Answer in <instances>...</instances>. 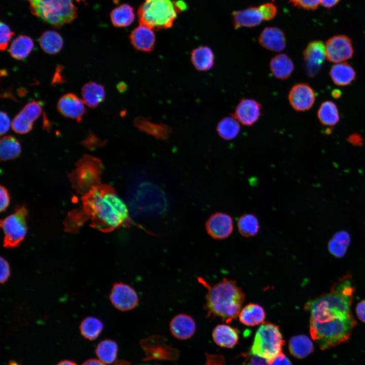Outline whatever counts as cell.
<instances>
[{
    "mask_svg": "<svg viewBox=\"0 0 365 365\" xmlns=\"http://www.w3.org/2000/svg\"><path fill=\"white\" fill-rule=\"evenodd\" d=\"M355 288L350 276L334 283L329 292L308 301L310 334L322 350L347 341L356 324L350 310Z\"/></svg>",
    "mask_w": 365,
    "mask_h": 365,
    "instance_id": "1",
    "label": "cell"
},
{
    "mask_svg": "<svg viewBox=\"0 0 365 365\" xmlns=\"http://www.w3.org/2000/svg\"><path fill=\"white\" fill-rule=\"evenodd\" d=\"M81 200L82 208L69 212L66 216L68 226L74 230L79 231L89 219L91 227L104 233L131 224L126 205L110 185L92 187Z\"/></svg>",
    "mask_w": 365,
    "mask_h": 365,
    "instance_id": "2",
    "label": "cell"
},
{
    "mask_svg": "<svg viewBox=\"0 0 365 365\" xmlns=\"http://www.w3.org/2000/svg\"><path fill=\"white\" fill-rule=\"evenodd\" d=\"M198 280L207 289L204 306L207 316L220 317L227 323L238 316L245 295L235 281L224 278L210 285L202 278Z\"/></svg>",
    "mask_w": 365,
    "mask_h": 365,
    "instance_id": "3",
    "label": "cell"
},
{
    "mask_svg": "<svg viewBox=\"0 0 365 365\" xmlns=\"http://www.w3.org/2000/svg\"><path fill=\"white\" fill-rule=\"evenodd\" d=\"M178 11L171 0H144L138 10L139 24L153 30L172 26Z\"/></svg>",
    "mask_w": 365,
    "mask_h": 365,
    "instance_id": "4",
    "label": "cell"
},
{
    "mask_svg": "<svg viewBox=\"0 0 365 365\" xmlns=\"http://www.w3.org/2000/svg\"><path fill=\"white\" fill-rule=\"evenodd\" d=\"M32 13L55 27L70 23L77 16L71 0H26Z\"/></svg>",
    "mask_w": 365,
    "mask_h": 365,
    "instance_id": "5",
    "label": "cell"
},
{
    "mask_svg": "<svg viewBox=\"0 0 365 365\" xmlns=\"http://www.w3.org/2000/svg\"><path fill=\"white\" fill-rule=\"evenodd\" d=\"M76 165L68 178L76 193L83 196L100 184L102 165L100 159L88 155H84Z\"/></svg>",
    "mask_w": 365,
    "mask_h": 365,
    "instance_id": "6",
    "label": "cell"
},
{
    "mask_svg": "<svg viewBox=\"0 0 365 365\" xmlns=\"http://www.w3.org/2000/svg\"><path fill=\"white\" fill-rule=\"evenodd\" d=\"M284 340L278 325L263 323L256 332L250 353L272 360L282 352Z\"/></svg>",
    "mask_w": 365,
    "mask_h": 365,
    "instance_id": "7",
    "label": "cell"
},
{
    "mask_svg": "<svg viewBox=\"0 0 365 365\" xmlns=\"http://www.w3.org/2000/svg\"><path fill=\"white\" fill-rule=\"evenodd\" d=\"M27 210L24 205L16 208L15 211L1 220L3 230L4 247H15L24 240L27 233Z\"/></svg>",
    "mask_w": 365,
    "mask_h": 365,
    "instance_id": "8",
    "label": "cell"
},
{
    "mask_svg": "<svg viewBox=\"0 0 365 365\" xmlns=\"http://www.w3.org/2000/svg\"><path fill=\"white\" fill-rule=\"evenodd\" d=\"M277 9L272 4L267 3L258 7H251L235 11L232 14L235 29L241 27H251L260 24L263 20H269L276 15Z\"/></svg>",
    "mask_w": 365,
    "mask_h": 365,
    "instance_id": "9",
    "label": "cell"
},
{
    "mask_svg": "<svg viewBox=\"0 0 365 365\" xmlns=\"http://www.w3.org/2000/svg\"><path fill=\"white\" fill-rule=\"evenodd\" d=\"M325 47L326 59L336 63L350 59L354 53L351 40L345 35H337L330 38Z\"/></svg>",
    "mask_w": 365,
    "mask_h": 365,
    "instance_id": "10",
    "label": "cell"
},
{
    "mask_svg": "<svg viewBox=\"0 0 365 365\" xmlns=\"http://www.w3.org/2000/svg\"><path fill=\"white\" fill-rule=\"evenodd\" d=\"M303 58L307 74L309 77H315L326 58L325 45L321 41L310 42L304 50Z\"/></svg>",
    "mask_w": 365,
    "mask_h": 365,
    "instance_id": "11",
    "label": "cell"
},
{
    "mask_svg": "<svg viewBox=\"0 0 365 365\" xmlns=\"http://www.w3.org/2000/svg\"><path fill=\"white\" fill-rule=\"evenodd\" d=\"M110 299L116 308L122 311L134 309L138 303V295L134 289L123 282H117L113 285Z\"/></svg>",
    "mask_w": 365,
    "mask_h": 365,
    "instance_id": "12",
    "label": "cell"
},
{
    "mask_svg": "<svg viewBox=\"0 0 365 365\" xmlns=\"http://www.w3.org/2000/svg\"><path fill=\"white\" fill-rule=\"evenodd\" d=\"M316 98L314 89L308 84L300 83L294 85L289 90L288 99L294 110L304 112L310 110Z\"/></svg>",
    "mask_w": 365,
    "mask_h": 365,
    "instance_id": "13",
    "label": "cell"
},
{
    "mask_svg": "<svg viewBox=\"0 0 365 365\" xmlns=\"http://www.w3.org/2000/svg\"><path fill=\"white\" fill-rule=\"evenodd\" d=\"M41 113V106L36 101L27 103L13 120L11 123L12 129L18 134L28 133L32 130L33 122Z\"/></svg>",
    "mask_w": 365,
    "mask_h": 365,
    "instance_id": "14",
    "label": "cell"
},
{
    "mask_svg": "<svg viewBox=\"0 0 365 365\" xmlns=\"http://www.w3.org/2000/svg\"><path fill=\"white\" fill-rule=\"evenodd\" d=\"M208 234L212 238L222 240L228 237L233 230L232 217L228 214L216 212L212 214L205 224Z\"/></svg>",
    "mask_w": 365,
    "mask_h": 365,
    "instance_id": "15",
    "label": "cell"
},
{
    "mask_svg": "<svg viewBox=\"0 0 365 365\" xmlns=\"http://www.w3.org/2000/svg\"><path fill=\"white\" fill-rule=\"evenodd\" d=\"M262 106L253 99L243 98L231 114L239 123L250 126L255 123L262 115Z\"/></svg>",
    "mask_w": 365,
    "mask_h": 365,
    "instance_id": "16",
    "label": "cell"
},
{
    "mask_svg": "<svg viewBox=\"0 0 365 365\" xmlns=\"http://www.w3.org/2000/svg\"><path fill=\"white\" fill-rule=\"evenodd\" d=\"M84 102L75 94L68 93L63 95L59 99L57 108L63 116L76 120L80 122L86 113Z\"/></svg>",
    "mask_w": 365,
    "mask_h": 365,
    "instance_id": "17",
    "label": "cell"
},
{
    "mask_svg": "<svg viewBox=\"0 0 365 365\" xmlns=\"http://www.w3.org/2000/svg\"><path fill=\"white\" fill-rule=\"evenodd\" d=\"M170 331L173 336L179 340H187L193 336L196 330L194 319L189 315L179 314L170 322Z\"/></svg>",
    "mask_w": 365,
    "mask_h": 365,
    "instance_id": "18",
    "label": "cell"
},
{
    "mask_svg": "<svg viewBox=\"0 0 365 365\" xmlns=\"http://www.w3.org/2000/svg\"><path fill=\"white\" fill-rule=\"evenodd\" d=\"M259 44L264 48L273 52H281L286 46L283 32L277 27H266L259 38Z\"/></svg>",
    "mask_w": 365,
    "mask_h": 365,
    "instance_id": "19",
    "label": "cell"
},
{
    "mask_svg": "<svg viewBox=\"0 0 365 365\" xmlns=\"http://www.w3.org/2000/svg\"><path fill=\"white\" fill-rule=\"evenodd\" d=\"M131 43L134 48L142 52L151 51L155 43V35L153 30L139 24L130 35Z\"/></svg>",
    "mask_w": 365,
    "mask_h": 365,
    "instance_id": "20",
    "label": "cell"
},
{
    "mask_svg": "<svg viewBox=\"0 0 365 365\" xmlns=\"http://www.w3.org/2000/svg\"><path fill=\"white\" fill-rule=\"evenodd\" d=\"M269 67L273 76L278 79L284 80L291 75L294 69V64L288 55L280 53L271 59Z\"/></svg>",
    "mask_w": 365,
    "mask_h": 365,
    "instance_id": "21",
    "label": "cell"
},
{
    "mask_svg": "<svg viewBox=\"0 0 365 365\" xmlns=\"http://www.w3.org/2000/svg\"><path fill=\"white\" fill-rule=\"evenodd\" d=\"M214 343L222 347L232 348L238 341L239 336L237 329L227 324H219L212 332Z\"/></svg>",
    "mask_w": 365,
    "mask_h": 365,
    "instance_id": "22",
    "label": "cell"
},
{
    "mask_svg": "<svg viewBox=\"0 0 365 365\" xmlns=\"http://www.w3.org/2000/svg\"><path fill=\"white\" fill-rule=\"evenodd\" d=\"M329 75L334 84L345 86L351 84L356 78L354 69L347 62L337 63L330 68Z\"/></svg>",
    "mask_w": 365,
    "mask_h": 365,
    "instance_id": "23",
    "label": "cell"
},
{
    "mask_svg": "<svg viewBox=\"0 0 365 365\" xmlns=\"http://www.w3.org/2000/svg\"><path fill=\"white\" fill-rule=\"evenodd\" d=\"M238 317L242 324L253 326L263 323L266 318V313L261 305L250 303L241 309Z\"/></svg>",
    "mask_w": 365,
    "mask_h": 365,
    "instance_id": "24",
    "label": "cell"
},
{
    "mask_svg": "<svg viewBox=\"0 0 365 365\" xmlns=\"http://www.w3.org/2000/svg\"><path fill=\"white\" fill-rule=\"evenodd\" d=\"M134 124L139 130L159 139H166L170 133V129L166 125L153 122L143 117L135 118Z\"/></svg>",
    "mask_w": 365,
    "mask_h": 365,
    "instance_id": "25",
    "label": "cell"
},
{
    "mask_svg": "<svg viewBox=\"0 0 365 365\" xmlns=\"http://www.w3.org/2000/svg\"><path fill=\"white\" fill-rule=\"evenodd\" d=\"M105 94L104 86L94 82L90 81L86 83L82 88L83 100L91 108L96 107L103 101Z\"/></svg>",
    "mask_w": 365,
    "mask_h": 365,
    "instance_id": "26",
    "label": "cell"
},
{
    "mask_svg": "<svg viewBox=\"0 0 365 365\" xmlns=\"http://www.w3.org/2000/svg\"><path fill=\"white\" fill-rule=\"evenodd\" d=\"M191 59L196 69L200 71H207L214 65V55L209 47L200 46L192 51Z\"/></svg>",
    "mask_w": 365,
    "mask_h": 365,
    "instance_id": "27",
    "label": "cell"
},
{
    "mask_svg": "<svg viewBox=\"0 0 365 365\" xmlns=\"http://www.w3.org/2000/svg\"><path fill=\"white\" fill-rule=\"evenodd\" d=\"M288 348L293 356L298 358H303L313 352L314 347L309 337L305 335H299L290 339Z\"/></svg>",
    "mask_w": 365,
    "mask_h": 365,
    "instance_id": "28",
    "label": "cell"
},
{
    "mask_svg": "<svg viewBox=\"0 0 365 365\" xmlns=\"http://www.w3.org/2000/svg\"><path fill=\"white\" fill-rule=\"evenodd\" d=\"M33 45V41L30 37L21 35L12 42L9 52L14 59L18 60H23L30 53Z\"/></svg>",
    "mask_w": 365,
    "mask_h": 365,
    "instance_id": "29",
    "label": "cell"
},
{
    "mask_svg": "<svg viewBox=\"0 0 365 365\" xmlns=\"http://www.w3.org/2000/svg\"><path fill=\"white\" fill-rule=\"evenodd\" d=\"M317 117L323 125L328 127L335 126L340 120L337 106L330 100L325 101L321 104L317 112Z\"/></svg>",
    "mask_w": 365,
    "mask_h": 365,
    "instance_id": "30",
    "label": "cell"
},
{
    "mask_svg": "<svg viewBox=\"0 0 365 365\" xmlns=\"http://www.w3.org/2000/svg\"><path fill=\"white\" fill-rule=\"evenodd\" d=\"M110 17L114 26L123 27L133 22L135 15L133 8L128 4H124L113 9Z\"/></svg>",
    "mask_w": 365,
    "mask_h": 365,
    "instance_id": "31",
    "label": "cell"
},
{
    "mask_svg": "<svg viewBox=\"0 0 365 365\" xmlns=\"http://www.w3.org/2000/svg\"><path fill=\"white\" fill-rule=\"evenodd\" d=\"M40 47L46 53L55 54L58 53L63 46V40L58 32L48 30L44 32L39 39Z\"/></svg>",
    "mask_w": 365,
    "mask_h": 365,
    "instance_id": "32",
    "label": "cell"
},
{
    "mask_svg": "<svg viewBox=\"0 0 365 365\" xmlns=\"http://www.w3.org/2000/svg\"><path fill=\"white\" fill-rule=\"evenodd\" d=\"M21 145L14 136L7 135L1 138L0 141V158L7 161L17 158L21 153Z\"/></svg>",
    "mask_w": 365,
    "mask_h": 365,
    "instance_id": "33",
    "label": "cell"
},
{
    "mask_svg": "<svg viewBox=\"0 0 365 365\" xmlns=\"http://www.w3.org/2000/svg\"><path fill=\"white\" fill-rule=\"evenodd\" d=\"M240 129L239 122L231 115L222 119L216 127L219 136L225 140L235 138L239 134Z\"/></svg>",
    "mask_w": 365,
    "mask_h": 365,
    "instance_id": "34",
    "label": "cell"
},
{
    "mask_svg": "<svg viewBox=\"0 0 365 365\" xmlns=\"http://www.w3.org/2000/svg\"><path fill=\"white\" fill-rule=\"evenodd\" d=\"M118 346L111 340L106 339L100 342L97 346L95 352L99 360L104 363L113 362L117 357Z\"/></svg>",
    "mask_w": 365,
    "mask_h": 365,
    "instance_id": "35",
    "label": "cell"
},
{
    "mask_svg": "<svg viewBox=\"0 0 365 365\" xmlns=\"http://www.w3.org/2000/svg\"><path fill=\"white\" fill-rule=\"evenodd\" d=\"M237 226L240 234L246 237L255 236L260 228L258 218L251 213L241 215L238 220Z\"/></svg>",
    "mask_w": 365,
    "mask_h": 365,
    "instance_id": "36",
    "label": "cell"
},
{
    "mask_svg": "<svg viewBox=\"0 0 365 365\" xmlns=\"http://www.w3.org/2000/svg\"><path fill=\"white\" fill-rule=\"evenodd\" d=\"M102 329V322L99 319L91 316L85 318L80 326L82 335L90 340L96 339Z\"/></svg>",
    "mask_w": 365,
    "mask_h": 365,
    "instance_id": "37",
    "label": "cell"
},
{
    "mask_svg": "<svg viewBox=\"0 0 365 365\" xmlns=\"http://www.w3.org/2000/svg\"><path fill=\"white\" fill-rule=\"evenodd\" d=\"M347 242L333 237L328 242V248L330 252L337 258L343 257L349 246Z\"/></svg>",
    "mask_w": 365,
    "mask_h": 365,
    "instance_id": "38",
    "label": "cell"
},
{
    "mask_svg": "<svg viewBox=\"0 0 365 365\" xmlns=\"http://www.w3.org/2000/svg\"><path fill=\"white\" fill-rule=\"evenodd\" d=\"M0 25V49L1 51H4L7 48L9 43L14 34V32L11 30L9 26L5 23L1 22Z\"/></svg>",
    "mask_w": 365,
    "mask_h": 365,
    "instance_id": "39",
    "label": "cell"
},
{
    "mask_svg": "<svg viewBox=\"0 0 365 365\" xmlns=\"http://www.w3.org/2000/svg\"><path fill=\"white\" fill-rule=\"evenodd\" d=\"M244 356L245 357L244 365H271V361L259 356L252 354L250 352L248 354H245Z\"/></svg>",
    "mask_w": 365,
    "mask_h": 365,
    "instance_id": "40",
    "label": "cell"
},
{
    "mask_svg": "<svg viewBox=\"0 0 365 365\" xmlns=\"http://www.w3.org/2000/svg\"><path fill=\"white\" fill-rule=\"evenodd\" d=\"M290 1L295 6L307 10L316 9L320 3V0H290Z\"/></svg>",
    "mask_w": 365,
    "mask_h": 365,
    "instance_id": "41",
    "label": "cell"
},
{
    "mask_svg": "<svg viewBox=\"0 0 365 365\" xmlns=\"http://www.w3.org/2000/svg\"><path fill=\"white\" fill-rule=\"evenodd\" d=\"M0 196H1V212L4 211L8 207L10 203V196L7 189L1 186L0 187Z\"/></svg>",
    "mask_w": 365,
    "mask_h": 365,
    "instance_id": "42",
    "label": "cell"
},
{
    "mask_svg": "<svg viewBox=\"0 0 365 365\" xmlns=\"http://www.w3.org/2000/svg\"><path fill=\"white\" fill-rule=\"evenodd\" d=\"M1 282L2 283H5L9 278L10 270V266L8 262L4 258L1 257Z\"/></svg>",
    "mask_w": 365,
    "mask_h": 365,
    "instance_id": "43",
    "label": "cell"
},
{
    "mask_svg": "<svg viewBox=\"0 0 365 365\" xmlns=\"http://www.w3.org/2000/svg\"><path fill=\"white\" fill-rule=\"evenodd\" d=\"M205 365H225V361L222 355L207 354Z\"/></svg>",
    "mask_w": 365,
    "mask_h": 365,
    "instance_id": "44",
    "label": "cell"
},
{
    "mask_svg": "<svg viewBox=\"0 0 365 365\" xmlns=\"http://www.w3.org/2000/svg\"><path fill=\"white\" fill-rule=\"evenodd\" d=\"M1 127L0 133L2 135L5 134L9 130L10 126V121L9 117L5 112L1 111L0 113Z\"/></svg>",
    "mask_w": 365,
    "mask_h": 365,
    "instance_id": "45",
    "label": "cell"
},
{
    "mask_svg": "<svg viewBox=\"0 0 365 365\" xmlns=\"http://www.w3.org/2000/svg\"><path fill=\"white\" fill-rule=\"evenodd\" d=\"M271 365H292L290 360L282 352L271 361Z\"/></svg>",
    "mask_w": 365,
    "mask_h": 365,
    "instance_id": "46",
    "label": "cell"
},
{
    "mask_svg": "<svg viewBox=\"0 0 365 365\" xmlns=\"http://www.w3.org/2000/svg\"><path fill=\"white\" fill-rule=\"evenodd\" d=\"M356 313L358 319L365 322V300L359 302L356 307Z\"/></svg>",
    "mask_w": 365,
    "mask_h": 365,
    "instance_id": "47",
    "label": "cell"
},
{
    "mask_svg": "<svg viewBox=\"0 0 365 365\" xmlns=\"http://www.w3.org/2000/svg\"><path fill=\"white\" fill-rule=\"evenodd\" d=\"M349 141L352 144H359L362 142L361 136L358 134H353L349 137Z\"/></svg>",
    "mask_w": 365,
    "mask_h": 365,
    "instance_id": "48",
    "label": "cell"
},
{
    "mask_svg": "<svg viewBox=\"0 0 365 365\" xmlns=\"http://www.w3.org/2000/svg\"><path fill=\"white\" fill-rule=\"evenodd\" d=\"M340 0H320L321 4L325 8H332L335 6Z\"/></svg>",
    "mask_w": 365,
    "mask_h": 365,
    "instance_id": "49",
    "label": "cell"
},
{
    "mask_svg": "<svg viewBox=\"0 0 365 365\" xmlns=\"http://www.w3.org/2000/svg\"><path fill=\"white\" fill-rule=\"evenodd\" d=\"M82 365H105V364L100 360L89 359L84 361Z\"/></svg>",
    "mask_w": 365,
    "mask_h": 365,
    "instance_id": "50",
    "label": "cell"
},
{
    "mask_svg": "<svg viewBox=\"0 0 365 365\" xmlns=\"http://www.w3.org/2000/svg\"><path fill=\"white\" fill-rule=\"evenodd\" d=\"M57 365H77L76 363H75L74 361L68 360H64L61 361L59 362Z\"/></svg>",
    "mask_w": 365,
    "mask_h": 365,
    "instance_id": "51",
    "label": "cell"
},
{
    "mask_svg": "<svg viewBox=\"0 0 365 365\" xmlns=\"http://www.w3.org/2000/svg\"><path fill=\"white\" fill-rule=\"evenodd\" d=\"M341 94V91L339 90H334L332 92V96L335 98H337L340 97Z\"/></svg>",
    "mask_w": 365,
    "mask_h": 365,
    "instance_id": "52",
    "label": "cell"
},
{
    "mask_svg": "<svg viewBox=\"0 0 365 365\" xmlns=\"http://www.w3.org/2000/svg\"><path fill=\"white\" fill-rule=\"evenodd\" d=\"M77 1H80V0H77Z\"/></svg>",
    "mask_w": 365,
    "mask_h": 365,
    "instance_id": "53",
    "label": "cell"
}]
</instances>
